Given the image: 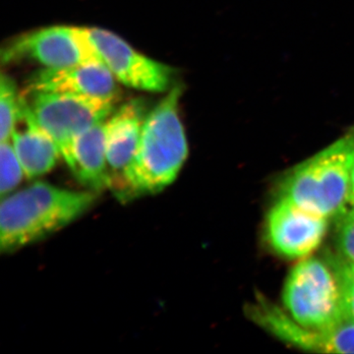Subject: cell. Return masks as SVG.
<instances>
[{
  "label": "cell",
  "mask_w": 354,
  "mask_h": 354,
  "mask_svg": "<svg viewBox=\"0 0 354 354\" xmlns=\"http://www.w3.org/2000/svg\"><path fill=\"white\" fill-rule=\"evenodd\" d=\"M116 79L102 62L39 70L30 81L29 91L66 93L118 99Z\"/></svg>",
  "instance_id": "9c48e42d"
},
{
  "label": "cell",
  "mask_w": 354,
  "mask_h": 354,
  "mask_svg": "<svg viewBox=\"0 0 354 354\" xmlns=\"http://www.w3.org/2000/svg\"><path fill=\"white\" fill-rule=\"evenodd\" d=\"M95 197L94 191H73L36 183L2 198V252H12L67 227L93 206Z\"/></svg>",
  "instance_id": "7a4b0ae2"
},
{
  "label": "cell",
  "mask_w": 354,
  "mask_h": 354,
  "mask_svg": "<svg viewBox=\"0 0 354 354\" xmlns=\"http://www.w3.org/2000/svg\"><path fill=\"white\" fill-rule=\"evenodd\" d=\"M181 95L183 87L172 86L147 114L134 158L113 188L120 199L157 194L176 180L189 152L179 116Z\"/></svg>",
  "instance_id": "6da1fadb"
},
{
  "label": "cell",
  "mask_w": 354,
  "mask_h": 354,
  "mask_svg": "<svg viewBox=\"0 0 354 354\" xmlns=\"http://www.w3.org/2000/svg\"><path fill=\"white\" fill-rule=\"evenodd\" d=\"M23 58L35 60L46 68L102 62L85 27L70 26H51L28 32L2 50L3 64Z\"/></svg>",
  "instance_id": "8992f818"
},
{
  "label": "cell",
  "mask_w": 354,
  "mask_h": 354,
  "mask_svg": "<svg viewBox=\"0 0 354 354\" xmlns=\"http://www.w3.org/2000/svg\"><path fill=\"white\" fill-rule=\"evenodd\" d=\"M143 100L125 102L106 120V160L113 189L131 164L146 120Z\"/></svg>",
  "instance_id": "30bf717a"
},
{
  "label": "cell",
  "mask_w": 354,
  "mask_h": 354,
  "mask_svg": "<svg viewBox=\"0 0 354 354\" xmlns=\"http://www.w3.org/2000/svg\"><path fill=\"white\" fill-rule=\"evenodd\" d=\"M85 30L102 64L118 82L145 92L171 90L176 71L169 65L142 55L113 32L94 27Z\"/></svg>",
  "instance_id": "52a82bcc"
},
{
  "label": "cell",
  "mask_w": 354,
  "mask_h": 354,
  "mask_svg": "<svg viewBox=\"0 0 354 354\" xmlns=\"http://www.w3.org/2000/svg\"><path fill=\"white\" fill-rule=\"evenodd\" d=\"M283 300L291 318L308 329H327L346 316L337 272L317 258L300 261L291 270Z\"/></svg>",
  "instance_id": "277c9868"
},
{
  "label": "cell",
  "mask_w": 354,
  "mask_h": 354,
  "mask_svg": "<svg viewBox=\"0 0 354 354\" xmlns=\"http://www.w3.org/2000/svg\"><path fill=\"white\" fill-rule=\"evenodd\" d=\"M354 165V133L297 165L281 188V197L300 208L329 218L348 205Z\"/></svg>",
  "instance_id": "3957f363"
},
{
  "label": "cell",
  "mask_w": 354,
  "mask_h": 354,
  "mask_svg": "<svg viewBox=\"0 0 354 354\" xmlns=\"http://www.w3.org/2000/svg\"><path fill=\"white\" fill-rule=\"evenodd\" d=\"M328 218L300 208L281 197L268 214L270 245L288 259H304L322 243Z\"/></svg>",
  "instance_id": "ba28073f"
},
{
  "label": "cell",
  "mask_w": 354,
  "mask_h": 354,
  "mask_svg": "<svg viewBox=\"0 0 354 354\" xmlns=\"http://www.w3.org/2000/svg\"><path fill=\"white\" fill-rule=\"evenodd\" d=\"M335 272L342 286L344 312L346 316L354 321V264L344 263L337 266Z\"/></svg>",
  "instance_id": "2e32d148"
},
{
  "label": "cell",
  "mask_w": 354,
  "mask_h": 354,
  "mask_svg": "<svg viewBox=\"0 0 354 354\" xmlns=\"http://www.w3.org/2000/svg\"><path fill=\"white\" fill-rule=\"evenodd\" d=\"M339 251L348 262L354 264V211L344 212L337 227Z\"/></svg>",
  "instance_id": "9a60e30c"
},
{
  "label": "cell",
  "mask_w": 354,
  "mask_h": 354,
  "mask_svg": "<svg viewBox=\"0 0 354 354\" xmlns=\"http://www.w3.org/2000/svg\"><path fill=\"white\" fill-rule=\"evenodd\" d=\"M348 205H349V207H351V209H353V211H354V165H353V171H351V188H349Z\"/></svg>",
  "instance_id": "e0dca14e"
},
{
  "label": "cell",
  "mask_w": 354,
  "mask_h": 354,
  "mask_svg": "<svg viewBox=\"0 0 354 354\" xmlns=\"http://www.w3.org/2000/svg\"><path fill=\"white\" fill-rule=\"evenodd\" d=\"M22 97L35 121L57 143L65 162L69 160L76 137L95 123L108 120L118 101L109 97L29 90Z\"/></svg>",
  "instance_id": "5b68a950"
},
{
  "label": "cell",
  "mask_w": 354,
  "mask_h": 354,
  "mask_svg": "<svg viewBox=\"0 0 354 354\" xmlns=\"http://www.w3.org/2000/svg\"><path fill=\"white\" fill-rule=\"evenodd\" d=\"M66 165L77 180L91 191L109 188L106 120L95 123L76 137Z\"/></svg>",
  "instance_id": "7c38bea8"
},
{
  "label": "cell",
  "mask_w": 354,
  "mask_h": 354,
  "mask_svg": "<svg viewBox=\"0 0 354 354\" xmlns=\"http://www.w3.org/2000/svg\"><path fill=\"white\" fill-rule=\"evenodd\" d=\"M21 111V95L10 76L0 78V137L1 142L10 141Z\"/></svg>",
  "instance_id": "4fadbf2b"
},
{
  "label": "cell",
  "mask_w": 354,
  "mask_h": 354,
  "mask_svg": "<svg viewBox=\"0 0 354 354\" xmlns=\"http://www.w3.org/2000/svg\"><path fill=\"white\" fill-rule=\"evenodd\" d=\"M25 176L24 169L19 158L16 155L10 141L1 142L0 146V192L1 197L11 194V192L22 181Z\"/></svg>",
  "instance_id": "5bb4252c"
},
{
  "label": "cell",
  "mask_w": 354,
  "mask_h": 354,
  "mask_svg": "<svg viewBox=\"0 0 354 354\" xmlns=\"http://www.w3.org/2000/svg\"><path fill=\"white\" fill-rule=\"evenodd\" d=\"M17 123L10 141L25 176L30 179L36 178L53 171L62 153L57 143L32 118L22 95Z\"/></svg>",
  "instance_id": "8fae6325"
}]
</instances>
